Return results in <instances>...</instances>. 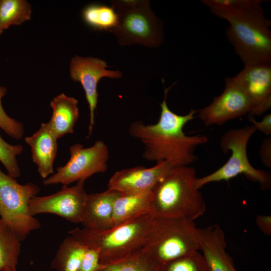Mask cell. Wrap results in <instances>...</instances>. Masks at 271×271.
Returning <instances> with one entry per match:
<instances>
[{"mask_svg": "<svg viewBox=\"0 0 271 271\" xmlns=\"http://www.w3.org/2000/svg\"><path fill=\"white\" fill-rule=\"evenodd\" d=\"M153 220V216L148 213L109 229L76 227L68 233L87 247L97 249L100 263L106 264L141 250Z\"/></svg>", "mask_w": 271, "mask_h": 271, "instance_id": "3957f363", "label": "cell"}, {"mask_svg": "<svg viewBox=\"0 0 271 271\" xmlns=\"http://www.w3.org/2000/svg\"><path fill=\"white\" fill-rule=\"evenodd\" d=\"M69 151L70 158L68 162L44 179V185L62 184L68 186L75 181L85 180L94 174L104 173L107 169L109 151L102 141H97L88 148L77 143L71 146Z\"/></svg>", "mask_w": 271, "mask_h": 271, "instance_id": "9c48e42d", "label": "cell"}, {"mask_svg": "<svg viewBox=\"0 0 271 271\" xmlns=\"http://www.w3.org/2000/svg\"><path fill=\"white\" fill-rule=\"evenodd\" d=\"M150 198V191L120 193L114 203L113 227L149 213Z\"/></svg>", "mask_w": 271, "mask_h": 271, "instance_id": "d6986e66", "label": "cell"}, {"mask_svg": "<svg viewBox=\"0 0 271 271\" xmlns=\"http://www.w3.org/2000/svg\"><path fill=\"white\" fill-rule=\"evenodd\" d=\"M77 104L76 98L63 93L51 101L53 112L48 123L58 139L74 132V125L79 117Z\"/></svg>", "mask_w": 271, "mask_h": 271, "instance_id": "ac0fdd59", "label": "cell"}, {"mask_svg": "<svg viewBox=\"0 0 271 271\" xmlns=\"http://www.w3.org/2000/svg\"><path fill=\"white\" fill-rule=\"evenodd\" d=\"M210 10H216L232 14L264 15L261 0H202Z\"/></svg>", "mask_w": 271, "mask_h": 271, "instance_id": "d4e9b609", "label": "cell"}, {"mask_svg": "<svg viewBox=\"0 0 271 271\" xmlns=\"http://www.w3.org/2000/svg\"><path fill=\"white\" fill-rule=\"evenodd\" d=\"M259 155L262 163L267 167H271V138H267L262 142L259 149Z\"/></svg>", "mask_w": 271, "mask_h": 271, "instance_id": "4dcf8cb0", "label": "cell"}, {"mask_svg": "<svg viewBox=\"0 0 271 271\" xmlns=\"http://www.w3.org/2000/svg\"><path fill=\"white\" fill-rule=\"evenodd\" d=\"M256 129L253 125L246 126L226 131L221 138L219 146L224 154L231 151L228 160L220 168L201 178H196L195 186L198 189L207 184L228 181L240 174H243L249 180L257 182L261 189H268L271 186L269 172L254 168L247 156V145Z\"/></svg>", "mask_w": 271, "mask_h": 271, "instance_id": "52a82bcc", "label": "cell"}, {"mask_svg": "<svg viewBox=\"0 0 271 271\" xmlns=\"http://www.w3.org/2000/svg\"><path fill=\"white\" fill-rule=\"evenodd\" d=\"M121 192L109 189L87 194L83 218L84 227L96 230H105L113 227L114 203Z\"/></svg>", "mask_w": 271, "mask_h": 271, "instance_id": "2e32d148", "label": "cell"}, {"mask_svg": "<svg viewBox=\"0 0 271 271\" xmlns=\"http://www.w3.org/2000/svg\"><path fill=\"white\" fill-rule=\"evenodd\" d=\"M1 271H18L17 269L13 270H1Z\"/></svg>", "mask_w": 271, "mask_h": 271, "instance_id": "d6a6232c", "label": "cell"}, {"mask_svg": "<svg viewBox=\"0 0 271 271\" xmlns=\"http://www.w3.org/2000/svg\"><path fill=\"white\" fill-rule=\"evenodd\" d=\"M248 120L253 124L256 129L266 135L271 134V114L264 115L261 121H256L253 116H249Z\"/></svg>", "mask_w": 271, "mask_h": 271, "instance_id": "f546056e", "label": "cell"}, {"mask_svg": "<svg viewBox=\"0 0 271 271\" xmlns=\"http://www.w3.org/2000/svg\"><path fill=\"white\" fill-rule=\"evenodd\" d=\"M103 265L100 261L99 251L87 247L77 271H97Z\"/></svg>", "mask_w": 271, "mask_h": 271, "instance_id": "f1b7e54d", "label": "cell"}, {"mask_svg": "<svg viewBox=\"0 0 271 271\" xmlns=\"http://www.w3.org/2000/svg\"><path fill=\"white\" fill-rule=\"evenodd\" d=\"M164 88V98L160 104L161 111L158 122L145 124L143 121L132 122L129 127L130 135L139 139L145 146L142 154L145 159L157 163L169 161L178 166H188L196 160V148L208 142L205 136H187L184 126L195 118L198 110L191 109L184 115L172 111L167 104L169 89Z\"/></svg>", "mask_w": 271, "mask_h": 271, "instance_id": "6da1fadb", "label": "cell"}, {"mask_svg": "<svg viewBox=\"0 0 271 271\" xmlns=\"http://www.w3.org/2000/svg\"><path fill=\"white\" fill-rule=\"evenodd\" d=\"M148 0H112L117 16L116 26L110 31L120 46L138 44L157 48L164 39L163 21L151 9Z\"/></svg>", "mask_w": 271, "mask_h": 271, "instance_id": "5b68a950", "label": "cell"}, {"mask_svg": "<svg viewBox=\"0 0 271 271\" xmlns=\"http://www.w3.org/2000/svg\"><path fill=\"white\" fill-rule=\"evenodd\" d=\"M198 239L199 250L210 271H237L226 251L225 234L218 225L198 228Z\"/></svg>", "mask_w": 271, "mask_h": 271, "instance_id": "9a60e30c", "label": "cell"}, {"mask_svg": "<svg viewBox=\"0 0 271 271\" xmlns=\"http://www.w3.org/2000/svg\"><path fill=\"white\" fill-rule=\"evenodd\" d=\"M58 139L48 122L42 123L35 133L25 138V141L31 147L33 161L44 179L54 173L53 163L57 151Z\"/></svg>", "mask_w": 271, "mask_h": 271, "instance_id": "e0dca14e", "label": "cell"}, {"mask_svg": "<svg viewBox=\"0 0 271 271\" xmlns=\"http://www.w3.org/2000/svg\"><path fill=\"white\" fill-rule=\"evenodd\" d=\"M23 151L22 146L9 144L0 136V162L4 166L8 175L14 179L21 175L16 157L21 155Z\"/></svg>", "mask_w": 271, "mask_h": 271, "instance_id": "4316f807", "label": "cell"}, {"mask_svg": "<svg viewBox=\"0 0 271 271\" xmlns=\"http://www.w3.org/2000/svg\"><path fill=\"white\" fill-rule=\"evenodd\" d=\"M198 230L191 220L153 217L142 249L163 264L198 251Z\"/></svg>", "mask_w": 271, "mask_h": 271, "instance_id": "8992f818", "label": "cell"}, {"mask_svg": "<svg viewBox=\"0 0 271 271\" xmlns=\"http://www.w3.org/2000/svg\"><path fill=\"white\" fill-rule=\"evenodd\" d=\"M85 181L79 180L71 187L63 185L60 191L50 195L34 196L29 202L31 215L50 213L72 223H81L87 195Z\"/></svg>", "mask_w": 271, "mask_h": 271, "instance_id": "30bf717a", "label": "cell"}, {"mask_svg": "<svg viewBox=\"0 0 271 271\" xmlns=\"http://www.w3.org/2000/svg\"><path fill=\"white\" fill-rule=\"evenodd\" d=\"M252 109L249 98L234 77H226L223 92L214 97L208 106L198 110L200 119L206 126L221 125L249 114Z\"/></svg>", "mask_w": 271, "mask_h": 271, "instance_id": "8fae6325", "label": "cell"}, {"mask_svg": "<svg viewBox=\"0 0 271 271\" xmlns=\"http://www.w3.org/2000/svg\"><path fill=\"white\" fill-rule=\"evenodd\" d=\"M176 166L169 161L157 163L151 168L137 166L115 172L108 182V189L121 193L150 191L159 180Z\"/></svg>", "mask_w": 271, "mask_h": 271, "instance_id": "5bb4252c", "label": "cell"}, {"mask_svg": "<svg viewBox=\"0 0 271 271\" xmlns=\"http://www.w3.org/2000/svg\"><path fill=\"white\" fill-rule=\"evenodd\" d=\"M250 101L252 109L248 116H260L271 107V63L245 65L233 77Z\"/></svg>", "mask_w": 271, "mask_h": 271, "instance_id": "4fadbf2b", "label": "cell"}, {"mask_svg": "<svg viewBox=\"0 0 271 271\" xmlns=\"http://www.w3.org/2000/svg\"><path fill=\"white\" fill-rule=\"evenodd\" d=\"M39 191L35 184L21 185L0 169V218L21 241L41 226L29 207L30 200Z\"/></svg>", "mask_w": 271, "mask_h": 271, "instance_id": "ba28073f", "label": "cell"}, {"mask_svg": "<svg viewBox=\"0 0 271 271\" xmlns=\"http://www.w3.org/2000/svg\"><path fill=\"white\" fill-rule=\"evenodd\" d=\"M162 271H210L199 251L161 264Z\"/></svg>", "mask_w": 271, "mask_h": 271, "instance_id": "484cf974", "label": "cell"}, {"mask_svg": "<svg viewBox=\"0 0 271 271\" xmlns=\"http://www.w3.org/2000/svg\"><path fill=\"white\" fill-rule=\"evenodd\" d=\"M21 240L0 218V271L17 269Z\"/></svg>", "mask_w": 271, "mask_h": 271, "instance_id": "44dd1931", "label": "cell"}, {"mask_svg": "<svg viewBox=\"0 0 271 271\" xmlns=\"http://www.w3.org/2000/svg\"><path fill=\"white\" fill-rule=\"evenodd\" d=\"M105 61L97 58L81 57L75 55L70 62L69 72L71 78L79 82L84 90L90 111L88 136L92 134L95 124V111L98 100L97 86L103 77L120 78L122 73L119 71L107 70Z\"/></svg>", "mask_w": 271, "mask_h": 271, "instance_id": "7c38bea8", "label": "cell"}, {"mask_svg": "<svg viewBox=\"0 0 271 271\" xmlns=\"http://www.w3.org/2000/svg\"><path fill=\"white\" fill-rule=\"evenodd\" d=\"M256 223L261 232L266 235L271 234V216L258 215L256 217Z\"/></svg>", "mask_w": 271, "mask_h": 271, "instance_id": "1f68e13d", "label": "cell"}, {"mask_svg": "<svg viewBox=\"0 0 271 271\" xmlns=\"http://www.w3.org/2000/svg\"><path fill=\"white\" fill-rule=\"evenodd\" d=\"M196 171L178 166L162 177L150 191L149 213L153 217L194 221L205 212L206 204L195 186Z\"/></svg>", "mask_w": 271, "mask_h": 271, "instance_id": "7a4b0ae2", "label": "cell"}, {"mask_svg": "<svg viewBox=\"0 0 271 271\" xmlns=\"http://www.w3.org/2000/svg\"><path fill=\"white\" fill-rule=\"evenodd\" d=\"M7 92L6 87L0 86V128L12 138L19 140L24 135L23 124L10 117L3 108L2 101Z\"/></svg>", "mask_w": 271, "mask_h": 271, "instance_id": "83f0119b", "label": "cell"}, {"mask_svg": "<svg viewBox=\"0 0 271 271\" xmlns=\"http://www.w3.org/2000/svg\"><path fill=\"white\" fill-rule=\"evenodd\" d=\"M97 271H162L161 264L142 249L121 259L103 264Z\"/></svg>", "mask_w": 271, "mask_h": 271, "instance_id": "603a6c76", "label": "cell"}, {"mask_svg": "<svg viewBox=\"0 0 271 271\" xmlns=\"http://www.w3.org/2000/svg\"><path fill=\"white\" fill-rule=\"evenodd\" d=\"M87 247L69 235L60 244L51 267L56 271H77Z\"/></svg>", "mask_w": 271, "mask_h": 271, "instance_id": "ffe728a7", "label": "cell"}, {"mask_svg": "<svg viewBox=\"0 0 271 271\" xmlns=\"http://www.w3.org/2000/svg\"><path fill=\"white\" fill-rule=\"evenodd\" d=\"M82 17L84 23L94 30L110 32L117 22V16L111 7L97 4L85 7Z\"/></svg>", "mask_w": 271, "mask_h": 271, "instance_id": "cb8c5ba5", "label": "cell"}, {"mask_svg": "<svg viewBox=\"0 0 271 271\" xmlns=\"http://www.w3.org/2000/svg\"><path fill=\"white\" fill-rule=\"evenodd\" d=\"M32 7L26 0H0V35L13 25L31 19Z\"/></svg>", "mask_w": 271, "mask_h": 271, "instance_id": "7402d4cb", "label": "cell"}, {"mask_svg": "<svg viewBox=\"0 0 271 271\" xmlns=\"http://www.w3.org/2000/svg\"><path fill=\"white\" fill-rule=\"evenodd\" d=\"M210 11L229 23L227 39L244 65L271 63V21L265 15Z\"/></svg>", "mask_w": 271, "mask_h": 271, "instance_id": "277c9868", "label": "cell"}]
</instances>
